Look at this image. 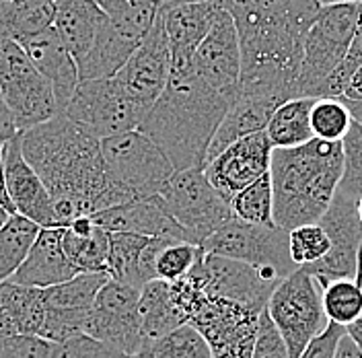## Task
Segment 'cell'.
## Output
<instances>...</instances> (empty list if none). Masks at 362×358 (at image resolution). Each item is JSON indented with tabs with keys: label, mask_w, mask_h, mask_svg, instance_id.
<instances>
[{
	"label": "cell",
	"mask_w": 362,
	"mask_h": 358,
	"mask_svg": "<svg viewBox=\"0 0 362 358\" xmlns=\"http://www.w3.org/2000/svg\"><path fill=\"white\" fill-rule=\"evenodd\" d=\"M21 151L44 181L62 229L76 219L134 202L107 175L101 142L64 113L21 134Z\"/></svg>",
	"instance_id": "cell-1"
},
{
	"label": "cell",
	"mask_w": 362,
	"mask_h": 358,
	"mask_svg": "<svg viewBox=\"0 0 362 358\" xmlns=\"http://www.w3.org/2000/svg\"><path fill=\"white\" fill-rule=\"evenodd\" d=\"M317 0H225L241 45V89L282 103L296 99L303 45Z\"/></svg>",
	"instance_id": "cell-2"
},
{
	"label": "cell",
	"mask_w": 362,
	"mask_h": 358,
	"mask_svg": "<svg viewBox=\"0 0 362 358\" xmlns=\"http://www.w3.org/2000/svg\"><path fill=\"white\" fill-rule=\"evenodd\" d=\"M230 101L208 87L194 72H171L163 95L140 124L169 157L175 171L204 169L210 142L216 134Z\"/></svg>",
	"instance_id": "cell-3"
},
{
	"label": "cell",
	"mask_w": 362,
	"mask_h": 358,
	"mask_svg": "<svg viewBox=\"0 0 362 358\" xmlns=\"http://www.w3.org/2000/svg\"><path fill=\"white\" fill-rule=\"evenodd\" d=\"M344 175V144L313 138L296 149H274V223L284 231L315 224L334 200Z\"/></svg>",
	"instance_id": "cell-4"
},
{
	"label": "cell",
	"mask_w": 362,
	"mask_h": 358,
	"mask_svg": "<svg viewBox=\"0 0 362 358\" xmlns=\"http://www.w3.org/2000/svg\"><path fill=\"white\" fill-rule=\"evenodd\" d=\"M198 266V264H196ZM185 323L192 325L212 350L214 358H251L262 311L212 296L204 291L198 270L171 284Z\"/></svg>",
	"instance_id": "cell-5"
},
{
	"label": "cell",
	"mask_w": 362,
	"mask_h": 358,
	"mask_svg": "<svg viewBox=\"0 0 362 358\" xmlns=\"http://www.w3.org/2000/svg\"><path fill=\"white\" fill-rule=\"evenodd\" d=\"M361 4L321 6L303 45V64L296 83V99H317L325 81L346 60L358 25Z\"/></svg>",
	"instance_id": "cell-6"
},
{
	"label": "cell",
	"mask_w": 362,
	"mask_h": 358,
	"mask_svg": "<svg viewBox=\"0 0 362 358\" xmlns=\"http://www.w3.org/2000/svg\"><path fill=\"white\" fill-rule=\"evenodd\" d=\"M0 91L11 108L19 134L60 115L52 85L33 67L21 44L0 33Z\"/></svg>",
	"instance_id": "cell-7"
},
{
	"label": "cell",
	"mask_w": 362,
	"mask_h": 358,
	"mask_svg": "<svg viewBox=\"0 0 362 358\" xmlns=\"http://www.w3.org/2000/svg\"><path fill=\"white\" fill-rule=\"evenodd\" d=\"M146 113L148 108L136 101L115 79L81 81L64 110L70 122L99 142L138 130Z\"/></svg>",
	"instance_id": "cell-8"
},
{
	"label": "cell",
	"mask_w": 362,
	"mask_h": 358,
	"mask_svg": "<svg viewBox=\"0 0 362 358\" xmlns=\"http://www.w3.org/2000/svg\"><path fill=\"white\" fill-rule=\"evenodd\" d=\"M101 155L107 175L132 200L158 196L175 173L169 157L140 130L101 140Z\"/></svg>",
	"instance_id": "cell-9"
},
{
	"label": "cell",
	"mask_w": 362,
	"mask_h": 358,
	"mask_svg": "<svg viewBox=\"0 0 362 358\" xmlns=\"http://www.w3.org/2000/svg\"><path fill=\"white\" fill-rule=\"evenodd\" d=\"M266 309L276 330L284 337L291 358L300 357L309 342L329 325L323 311L321 289L315 278L303 268L294 270L274 289Z\"/></svg>",
	"instance_id": "cell-10"
},
{
	"label": "cell",
	"mask_w": 362,
	"mask_h": 358,
	"mask_svg": "<svg viewBox=\"0 0 362 358\" xmlns=\"http://www.w3.org/2000/svg\"><path fill=\"white\" fill-rule=\"evenodd\" d=\"M158 198L196 246H202L235 219L230 204L212 187L204 169L175 171L163 185Z\"/></svg>",
	"instance_id": "cell-11"
},
{
	"label": "cell",
	"mask_w": 362,
	"mask_h": 358,
	"mask_svg": "<svg viewBox=\"0 0 362 358\" xmlns=\"http://www.w3.org/2000/svg\"><path fill=\"white\" fill-rule=\"evenodd\" d=\"M202 249L206 253L237 260L268 272L278 280H284L296 270L288 249V231L280 226H264L233 219L208 237Z\"/></svg>",
	"instance_id": "cell-12"
},
{
	"label": "cell",
	"mask_w": 362,
	"mask_h": 358,
	"mask_svg": "<svg viewBox=\"0 0 362 358\" xmlns=\"http://www.w3.org/2000/svg\"><path fill=\"white\" fill-rule=\"evenodd\" d=\"M155 19V2H130L119 15L107 17L87 56L76 62L81 81L113 79L144 42Z\"/></svg>",
	"instance_id": "cell-13"
},
{
	"label": "cell",
	"mask_w": 362,
	"mask_h": 358,
	"mask_svg": "<svg viewBox=\"0 0 362 358\" xmlns=\"http://www.w3.org/2000/svg\"><path fill=\"white\" fill-rule=\"evenodd\" d=\"M319 224L329 237V253L321 262L303 270H307L315 278L319 289L327 287L334 280H356L362 249L358 200L338 190L329 208L319 219Z\"/></svg>",
	"instance_id": "cell-14"
},
{
	"label": "cell",
	"mask_w": 362,
	"mask_h": 358,
	"mask_svg": "<svg viewBox=\"0 0 362 358\" xmlns=\"http://www.w3.org/2000/svg\"><path fill=\"white\" fill-rule=\"evenodd\" d=\"M140 291L122 282L107 280L97 294L93 309L85 321L83 334L128 357H138L142 348Z\"/></svg>",
	"instance_id": "cell-15"
},
{
	"label": "cell",
	"mask_w": 362,
	"mask_h": 358,
	"mask_svg": "<svg viewBox=\"0 0 362 358\" xmlns=\"http://www.w3.org/2000/svg\"><path fill=\"white\" fill-rule=\"evenodd\" d=\"M107 280V274H76L58 287L44 289L45 321L40 337L58 344L83 334L93 303Z\"/></svg>",
	"instance_id": "cell-16"
},
{
	"label": "cell",
	"mask_w": 362,
	"mask_h": 358,
	"mask_svg": "<svg viewBox=\"0 0 362 358\" xmlns=\"http://www.w3.org/2000/svg\"><path fill=\"white\" fill-rule=\"evenodd\" d=\"M196 270L202 280L204 291L208 294L235 301L259 311L268 307L272 292L282 282L268 272H262L237 260L218 258L206 251Z\"/></svg>",
	"instance_id": "cell-17"
},
{
	"label": "cell",
	"mask_w": 362,
	"mask_h": 358,
	"mask_svg": "<svg viewBox=\"0 0 362 358\" xmlns=\"http://www.w3.org/2000/svg\"><path fill=\"white\" fill-rule=\"evenodd\" d=\"M272 153L274 146L266 132L243 136L226 146L218 157L208 161L204 173L212 187L230 204L241 190L270 173Z\"/></svg>",
	"instance_id": "cell-18"
},
{
	"label": "cell",
	"mask_w": 362,
	"mask_h": 358,
	"mask_svg": "<svg viewBox=\"0 0 362 358\" xmlns=\"http://www.w3.org/2000/svg\"><path fill=\"white\" fill-rule=\"evenodd\" d=\"M194 72L230 103L241 89V45L233 17L223 8L196 56Z\"/></svg>",
	"instance_id": "cell-19"
},
{
	"label": "cell",
	"mask_w": 362,
	"mask_h": 358,
	"mask_svg": "<svg viewBox=\"0 0 362 358\" xmlns=\"http://www.w3.org/2000/svg\"><path fill=\"white\" fill-rule=\"evenodd\" d=\"M169 74H171V52L163 29V21L157 13V19L153 23L148 35L113 79L136 101H140L151 110L167 87Z\"/></svg>",
	"instance_id": "cell-20"
},
{
	"label": "cell",
	"mask_w": 362,
	"mask_h": 358,
	"mask_svg": "<svg viewBox=\"0 0 362 358\" xmlns=\"http://www.w3.org/2000/svg\"><path fill=\"white\" fill-rule=\"evenodd\" d=\"M2 173L17 214L42 229H62L44 181L23 157L21 136L2 146Z\"/></svg>",
	"instance_id": "cell-21"
},
{
	"label": "cell",
	"mask_w": 362,
	"mask_h": 358,
	"mask_svg": "<svg viewBox=\"0 0 362 358\" xmlns=\"http://www.w3.org/2000/svg\"><path fill=\"white\" fill-rule=\"evenodd\" d=\"M225 4H181L157 11L171 52V72L194 70V56Z\"/></svg>",
	"instance_id": "cell-22"
},
{
	"label": "cell",
	"mask_w": 362,
	"mask_h": 358,
	"mask_svg": "<svg viewBox=\"0 0 362 358\" xmlns=\"http://www.w3.org/2000/svg\"><path fill=\"white\" fill-rule=\"evenodd\" d=\"M90 219L107 233H132L151 239L194 243L192 237L167 212L165 204L158 196L113 206L93 214Z\"/></svg>",
	"instance_id": "cell-23"
},
{
	"label": "cell",
	"mask_w": 362,
	"mask_h": 358,
	"mask_svg": "<svg viewBox=\"0 0 362 358\" xmlns=\"http://www.w3.org/2000/svg\"><path fill=\"white\" fill-rule=\"evenodd\" d=\"M19 44L25 50V54L29 56V60L33 62V67L37 68V72L52 85L56 99H58V105L64 113L72 93L81 83L76 60L68 52L64 42L58 37L54 27L45 29L37 35L19 40Z\"/></svg>",
	"instance_id": "cell-24"
},
{
	"label": "cell",
	"mask_w": 362,
	"mask_h": 358,
	"mask_svg": "<svg viewBox=\"0 0 362 358\" xmlns=\"http://www.w3.org/2000/svg\"><path fill=\"white\" fill-rule=\"evenodd\" d=\"M76 274L62 246V229H42L25 262L8 280L33 289H52Z\"/></svg>",
	"instance_id": "cell-25"
},
{
	"label": "cell",
	"mask_w": 362,
	"mask_h": 358,
	"mask_svg": "<svg viewBox=\"0 0 362 358\" xmlns=\"http://www.w3.org/2000/svg\"><path fill=\"white\" fill-rule=\"evenodd\" d=\"M280 105H282V101L274 99V97L239 93L235 97V101L228 105L225 117H223L216 134H214L212 142H210L206 163L212 161L214 157H218L226 146H230L239 138L249 134H257V132H266L270 117Z\"/></svg>",
	"instance_id": "cell-26"
},
{
	"label": "cell",
	"mask_w": 362,
	"mask_h": 358,
	"mask_svg": "<svg viewBox=\"0 0 362 358\" xmlns=\"http://www.w3.org/2000/svg\"><path fill=\"white\" fill-rule=\"evenodd\" d=\"M105 21L107 13L93 0L54 2V29L76 62L87 56Z\"/></svg>",
	"instance_id": "cell-27"
},
{
	"label": "cell",
	"mask_w": 362,
	"mask_h": 358,
	"mask_svg": "<svg viewBox=\"0 0 362 358\" xmlns=\"http://www.w3.org/2000/svg\"><path fill=\"white\" fill-rule=\"evenodd\" d=\"M62 246L78 274H107L110 235L90 216L76 219L62 229Z\"/></svg>",
	"instance_id": "cell-28"
},
{
	"label": "cell",
	"mask_w": 362,
	"mask_h": 358,
	"mask_svg": "<svg viewBox=\"0 0 362 358\" xmlns=\"http://www.w3.org/2000/svg\"><path fill=\"white\" fill-rule=\"evenodd\" d=\"M138 311H140L142 346L185 325V315L181 313L180 305L173 299L171 284L165 280H151L142 287Z\"/></svg>",
	"instance_id": "cell-29"
},
{
	"label": "cell",
	"mask_w": 362,
	"mask_h": 358,
	"mask_svg": "<svg viewBox=\"0 0 362 358\" xmlns=\"http://www.w3.org/2000/svg\"><path fill=\"white\" fill-rule=\"evenodd\" d=\"M313 103L315 99L311 97H298L282 103L274 112L266 128L274 149H296L315 138L311 130Z\"/></svg>",
	"instance_id": "cell-30"
},
{
	"label": "cell",
	"mask_w": 362,
	"mask_h": 358,
	"mask_svg": "<svg viewBox=\"0 0 362 358\" xmlns=\"http://www.w3.org/2000/svg\"><path fill=\"white\" fill-rule=\"evenodd\" d=\"M0 301L13 328L21 336H40L44 330V289L23 287L11 280L0 282Z\"/></svg>",
	"instance_id": "cell-31"
},
{
	"label": "cell",
	"mask_w": 362,
	"mask_h": 358,
	"mask_svg": "<svg viewBox=\"0 0 362 358\" xmlns=\"http://www.w3.org/2000/svg\"><path fill=\"white\" fill-rule=\"evenodd\" d=\"M54 27V2L11 0L0 2V33L25 40Z\"/></svg>",
	"instance_id": "cell-32"
},
{
	"label": "cell",
	"mask_w": 362,
	"mask_h": 358,
	"mask_svg": "<svg viewBox=\"0 0 362 358\" xmlns=\"http://www.w3.org/2000/svg\"><path fill=\"white\" fill-rule=\"evenodd\" d=\"M107 235H110L107 276L115 282L142 291L144 280L140 272V260L151 237L132 235V233H107Z\"/></svg>",
	"instance_id": "cell-33"
},
{
	"label": "cell",
	"mask_w": 362,
	"mask_h": 358,
	"mask_svg": "<svg viewBox=\"0 0 362 358\" xmlns=\"http://www.w3.org/2000/svg\"><path fill=\"white\" fill-rule=\"evenodd\" d=\"M42 226L21 214L11 216L0 229V282H6L25 262Z\"/></svg>",
	"instance_id": "cell-34"
},
{
	"label": "cell",
	"mask_w": 362,
	"mask_h": 358,
	"mask_svg": "<svg viewBox=\"0 0 362 358\" xmlns=\"http://www.w3.org/2000/svg\"><path fill=\"white\" fill-rule=\"evenodd\" d=\"M136 358H214L210 346L192 325H181L167 336L144 344Z\"/></svg>",
	"instance_id": "cell-35"
},
{
	"label": "cell",
	"mask_w": 362,
	"mask_h": 358,
	"mask_svg": "<svg viewBox=\"0 0 362 358\" xmlns=\"http://www.w3.org/2000/svg\"><path fill=\"white\" fill-rule=\"evenodd\" d=\"M230 210L235 219L251 224L276 226L274 223V190L270 173L253 181L245 190H241L233 200Z\"/></svg>",
	"instance_id": "cell-36"
},
{
	"label": "cell",
	"mask_w": 362,
	"mask_h": 358,
	"mask_svg": "<svg viewBox=\"0 0 362 358\" xmlns=\"http://www.w3.org/2000/svg\"><path fill=\"white\" fill-rule=\"evenodd\" d=\"M321 301L327 321L346 330L362 311V287L358 280H334L321 289Z\"/></svg>",
	"instance_id": "cell-37"
},
{
	"label": "cell",
	"mask_w": 362,
	"mask_h": 358,
	"mask_svg": "<svg viewBox=\"0 0 362 358\" xmlns=\"http://www.w3.org/2000/svg\"><path fill=\"white\" fill-rule=\"evenodd\" d=\"M352 115L348 108L339 99H315L313 110H311V130L317 140L325 142H341L350 126H352Z\"/></svg>",
	"instance_id": "cell-38"
},
{
	"label": "cell",
	"mask_w": 362,
	"mask_h": 358,
	"mask_svg": "<svg viewBox=\"0 0 362 358\" xmlns=\"http://www.w3.org/2000/svg\"><path fill=\"white\" fill-rule=\"evenodd\" d=\"M329 237L319 223L303 224L288 233V249L296 268H309L329 253Z\"/></svg>",
	"instance_id": "cell-39"
},
{
	"label": "cell",
	"mask_w": 362,
	"mask_h": 358,
	"mask_svg": "<svg viewBox=\"0 0 362 358\" xmlns=\"http://www.w3.org/2000/svg\"><path fill=\"white\" fill-rule=\"evenodd\" d=\"M204 255L202 246L171 241L160 249L157 258V280H165L169 284L185 278Z\"/></svg>",
	"instance_id": "cell-40"
},
{
	"label": "cell",
	"mask_w": 362,
	"mask_h": 358,
	"mask_svg": "<svg viewBox=\"0 0 362 358\" xmlns=\"http://www.w3.org/2000/svg\"><path fill=\"white\" fill-rule=\"evenodd\" d=\"M344 144V175L339 187L344 194L352 196L354 200L362 198V124L352 122Z\"/></svg>",
	"instance_id": "cell-41"
},
{
	"label": "cell",
	"mask_w": 362,
	"mask_h": 358,
	"mask_svg": "<svg viewBox=\"0 0 362 358\" xmlns=\"http://www.w3.org/2000/svg\"><path fill=\"white\" fill-rule=\"evenodd\" d=\"M49 358H134L124 354V352H117L110 348L107 344L103 342H97L93 337L85 336V334H78V336L64 340V342H58V344H52V352Z\"/></svg>",
	"instance_id": "cell-42"
},
{
	"label": "cell",
	"mask_w": 362,
	"mask_h": 358,
	"mask_svg": "<svg viewBox=\"0 0 362 358\" xmlns=\"http://www.w3.org/2000/svg\"><path fill=\"white\" fill-rule=\"evenodd\" d=\"M251 358H291L288 346L284 337L280 336V332L276 330L274 321L268 315V309H264L259 317V328H257Z\"/></svg>",
	"instance_id": "cell-43"
},
{
	"label": "cell",
	"mask_w": 362,
	"mask_h": 358,
	"mask_svg": "<svg viewBox=\"0 0 362 358\" xmlns=\"http://www.w3.org/2000/svg\"><path fill=\"white\" fill-rule=\"evenodd\" d=\"M52 342L40 336L0 337V358H49Z\"/></svg>",
	"instance_id": "cell-44"
},
{
	"label": "cell",
	"mask_w": 362,
	"mask_h": 358,
	"mask_svg": "<svg viewBox=\"0 0 362 358\" xmlns=\"http://www.w3.org/2000/svg\"><path fill=\"white\" fill-rule=\"evenodd\" d=\"M344 334H346V330L341 325L329 323L323 334H319L315 340L309 342V346L303 350V354L298 358H334Z\"/></svg>",
	"instance_id": "cell-45"
},
{
	"label": "cell",
	"mask_w": 362,
	"mask_h": 358,
	"mask_svg": "<svg viewBox=\"0 0 362 358\" xmlns=\"http://www.w3.org/2000/svg\"><path fill=\"white\" fill-rule=\"evenodd\" d=\"M17 136L21 134L17 130V124H15V117L11 113V108H8V103H6V99H4V95L0 91V146L15 140Z\"/></svg>",
	"instance_id": "cell-46"
},
{
	"label": "cell",
	"mask_w": 362,
	"mask_h": 358,
	"mask_svg": "<svg viewBox=\"0 0 362 358\" xmlns=\"http://www.w3.org/2000/svg\"><path fill=\"white\" fill-rule=\"evenodd\" d=\"M356 280H358V284L362 287V253L361 258H358V274H356ZM346 336L350 337V340L362 350V311L361 315L356 317V321H352V323L346 328Z\"/></svg>",
	"instance_id": "cell-47"
},
{
	"label": "cell",
	"mask_w": 362,
	"mask_h": 358,
	"mask_svg": "<svg viewBox=\"0 0 362 358\" xmlns=\"http://www.w3.org/2000/svg\"><path fill=\"white\" fill-rule=\"evenodd\" d=\"M334 358H362V350L350 340V337L344 334L341 340H339L338 348H336Z\"/></svg>",
	"instance_id": "cell-48"
},
{
	"label": "cell",
	"mask_w": 362,
	"mask_h": 358,
	"mask_svg": "<svg viewBox=\"0 0 362 358\" xmlns=\"http://www.w3.org/2000/svg\"><path fill=\"white\" fill-rule=\"evenodd\" d=\"M339 99H352V101H362V67L354 72V76L350 79L348 87L344 91V95Z\"/></svg>",
	"instance_id": "cell-49"
},
{
	"label": "cell",
	"mask_w": 362,
	"mask_h": 358,
	"mask_svg": "<svg viewBox=\"0 0 362 358\" xmlns=\"http://www.w3.org/2000/svg\"><path fill=\"white\" fill-rule=\"evenodd\" d=\"M181 4H225V0H157V11H167Z\"/></svg>",
	"instance_id": "cell-50"
},
{
	"label": "cell",
	"mask_w": 362,
	"mask_h": 358,
	"mask_svg": "<svg viewBox=\"0 0 362 358\" xmlns=\"http://www.w3.org/2000/svg\"><path fill=\"white\" fill-rule=\"evenodd\" d=\"M93 2H97V4L107 13V17L119 15V13L130 4V0H93Z\"/></svg>",
	"instance_id": "cell-51"
},
{
	"label": "cell",
	"mask_w": 362,
	"mask_h": 358,
	"mask_svg": "<svg viewBox=\"0 0 362 358\" xmlns=\"http://www.w3.org/2000/svg\"><path fill=\"white\" fill-rule=\"evenodd\" d=\"M6 336H17V332H15V328H13V323H11V319H8V315H6L4 307H2V301H0V337Z\"/></svg>",
	"instance_id": "cell-52"
},
{
	"label": "cell",
	"mask_w": 362,
	"mask_h": 358,
	"mask_svg": "<svg viewBox=\"0 0 362 358\" xmlns=\"http://www.w3.org/2000/svg\"><path fill=\"white\" fill-rule=\"evenodd\" d=\"M346 108H348V112L352 115V120L354 122H358L362 124V101H352V99H339Z\"/></svg>",
	"instance_id": "cell-53"
},
{
	"label": "cell",
	"mask_w": 362,
	"mask_h": 358,
	"mask_svg": "<svg viewBox=\"0 0 362 358\" xmlns=\"http://www.w3.org/2000/svg\"><path fill=\"white\" fill-rule=\"evenodd\" d=\"M321 6H329V4H362V0H317Z\"/></svg>",
	"instance_id": "cell-54"
},
{
	"label": "cell",
	"mask_w": 362,
	"mask_h": 358,
	"mask_svg": "<svg viewBox=\"0 0 362 358\" xmlns=\"http://www.w3.org/2000/svg\"><path fill=\"white\" fill-rule=\"evenodd\" d=\"M8 219H11V214H8V212H6L4 208H0V229H2L4 224H6V221H8Z\"/></svg>",
	"instance_id": "cell-55"
},
{
	"label": "cell",
	"mask_w": 362,
	"mask_h": 358,
	"mask_svg": "<svg viewBox=\"0 0 362 358\" xmlns=\"http://www.w3.org/2000/svg\"><path fill=\"white\" fill-rule=\"evenodd\" d=\"M358 219H361V223H362V198L358 200Z\"/></svg>",
	"instance_id": "cell-56"
},
{
	"label": "cell",
	"mask_w": 362,
	"mask_h": 358,
	"mask_svg": "<svg viewBox=\"0 0 362 358\" xmlns=\"http://www.w3.org/2000/svg\"><path fill=\"white\" fill-rule=\"evenodd\" d=\"M130 2H155L157 4V0H130Z\"/></svg>",
	"instance_id": "cell-57"
},
{
	"label": "cell",
	"mask_w": 362,
	"mask_h": 358,
	"mask_svg": "<svg viewBox=\"0 0 362 358\" xmlns=\"http://www.w3.org/2000/svg\"><path fill=\"white\" fill-rule=\"evenodd\" d=\"M0 167H2V146H0Z\"/></svg>",
	"instance_id": "cell-58"
},
{
	"label": "cell",
	"mask_w": 362,
	"mask_h": 358,
	"mask_svg": "<svg viewBox=\"0 0 362 358\" xmlns=\"http://www.w3.org/2000/svg\"><path fill=\"white\" fill-rule=\"evenodd\" d=\"M42 2H56V0H42Z\"/></svg>",
	"instance_id": "cell-59"
},
{
	"label": "cell",
	"mask_w": 362,
	"mask_h": 358,
	"mask_svg": "<svg viewBox=\"0 0 362 358\" xmlns=\"http://www.w3.org/2000/svg\"><path fill=\"white\" fill-rule=\"evenodd\" d=\"M0 2H11V0H0Z\"/></svg>",
	"instance_id": "cell-60"
},
{
	"label": "cell",
	"mask_w": 362,
	"mask_h": 358,
	"mask_svg": "<svg viewBox=\"0 0 362 358\" xmlns=\"http://www.w3.org/2000/svg\"><path fill=\"white\" fill-rule=\"evenodd\" d=\"M361 253H362V249H361Z\"/></svg>",
	"instance_id": "cell-61"
}]
</instances>
